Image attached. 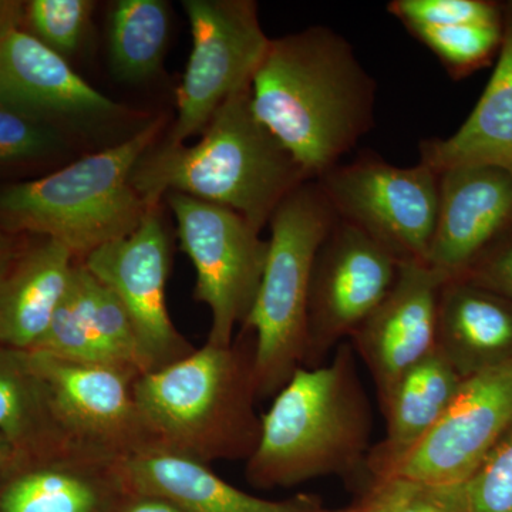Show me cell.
<instances>
[{"label": "cell", "mask_w": 512, "mask_h": 512, "mask_svg": "<svg viewBox=\"0 0 512 512\" xmlns=\"http://www.w3.org/2000/svg\"><path fill=\"white\" fill-rule=\"evenodd\" d=\"M373 423L355 350L340 343L329 362L301 367L275 394L245 477L264 490L339 477L369 491Z\"/></svg>", "instance_id": "cell-2"}, {"label": "cell", "mask_w": 512, "mask_h": 512, "mask_svg": "<svg viewBox=\"0 0 512 512\" xmlns=\"http://www.w3.org/2000/svg\"><path fill=\"white\" fill-rule=\"evenodd\" d=\"M67 293L110 365L127 367L144 375L146 366L136 332L116 293L80 261L74 266Z\"/></svg>", "instance_id": "cell-25"}, {"label": "cell", "mask_w": 512, "mask_h": 512, "mask_svg": "<svg viewBox=\"0 0 512 512\" xmlns=\"http://www.w3.org/2000/svg\"><path fill=\"white\" fill-rule=\"evenodd\" d=\"M120 463L77 453L20 460L0 484V512H111L127 494Z\"/></svg>", "instance_id": "cell-18"}, {"label": "cell", "mask_w": 512, "mask_h": 512, "mask_svg": "<svg viewBox=\"0 0 512 512\" xmlns=\"http://www.w3.org/2000/svg\"><path fill=\"white\" fill-rule=\"evenodd\" d=\"M470 512H512V426L466 483Z\"/></svg>", "instance_id": "cell-30"}, {"label": "cell", "mask_w": 512, "mask_h": 512, "mask_svg": "<svg viewBox=\"0 0 512 512\" xmlns=\"http://www.w3.org/2000/svg\"><path fill=\"white\" fill-rule=\"evenodd\" d=\"M471 284L503 295L512 301V241L485 252L463 276Z\"/></svg>", "instance_id": "cell-31"}, {"label": "cell", "mask_w": 512, "mask_h": 512, "mask_svg": "<svg viewBox=\"0 0 512 512\" xmlns=\"http://www.w3.org/2000/svg\"><path fill=\"white\" fill-rule=\"evenodd\" d=\"M201 134L192 146L163 143L138 160L130 184L148 207L178 192L237 212L261 232L279 204L309 181L256 119L251 89L225 101Z\"/></svg>", "instance_id": "cell-3"}, {"label": "cell", "mask_w": 512, "mask_h": 512, "mask_svg": "<svg viewBox=\"0 0 512 512\" xmlns=\"http://www.w3.org/2000/svg\"><path fill=\"white\" fill-rule=\"evenodd\" d=\"M497 66L473 113L453 136L420 143V163L436 173L461 165H490L512 174V3L503 9Z\"/></svg>", "instance_id": "cell-21"}, {"label": "cell", "mask_w": 512, "mask_h": 512, "mask_svg": "<svg viewBox=\"0 0 512 512\" xmlns=\"http://www.w3.org/2000/svg\"><path fill=\"white\" fill-rule=\"evenodd\" d=\"M396 512H470L466 484H413Z\"/></svg>", "instance_id": "cell-32"}, {"label": "cell", "mask_w": 512, "mask_h": 512, "mask_svg": "<svg viewBox=\"0 0 512 512\" xmlns=\"http://www.w3.org/2000/svg\"><path fill=\"white\" fill-rule=\"evenodd\" d=\"M0 104L50 121L106 117L121 107L72 69L63 56L13 26L0 32Z\"/></svg>", "instance_id": "cell-16"}, {"label": "cell", "mask_w": 512, "mask_h": 512, "mask_svg": "<svg viewBox=\"0 0 512 512\" xmlns=\"http://www.w3.org/2000/svg\"><path fill=\"white\" fill-rule=\"evenodd\" d=\"M387 10L409 30L503 20V8L485 0H394Z\"/></svg>", "instance_id": "cell-29"}, {"label": "cell", "mask_w": 512, "mask_h": 512, "mask_svg": "<svg viewBox=\"0 0 512 512\" xmlns=\"http://www.w3.org/2000/svg\"><path fill=\"white\" fill-rule=\"evenodd\" d=\"M376 89L348 40L313 26L271 40L251 106L306 178L319 180L373 127Z\"/></svg>", "instance_id": "cell-1"}, {"label": "cell", "mask_w": 512, "mask_h": 512, "mask_svg": "<svg viewBox=\"0 0 512 512\" xmlns=\"http://www.w3.org/2000/svg\"><path fill=\"white\" fill-rule=\"evenodd\" d=\"M93 9L90 0H29L23 5V29L66 59L82 45Z\"/></svg>", "instance_id": "cell-27"}, {"label": "cell", "mask_w": 512, "mask_h": 512, "mask_svg": "<svg viewBox=\"0 0 512 512\" xmlns=\"http://www.w3.org/2000/svg\"><path fill=\"white\" fill-rule=\"evenodd\" d=\"M440 174L419 163L396 167L376 157L336 165L319 178L336 217L389 249L400 262L427 261L437 212Z\"/></svg>", "instance_id": "cell-9"}, {"label": "cell", "mask_w": 512, "mask_h": 512, "mask_svg": "<svg viewBox=\"0 0 512 512\" xmlns=\"http://www.w3.org/2000/svg\"><path fill=\"white\" fill-rule=\"evenodd\" d=\"M0 434L19 461L77 453L64 433L49 386L37 370L32 353L2 345Z\"/></svg>", "instance_id": "cell-23"}, {"label": "cell", "mask_w": 512, "mask_h": 512, "mask_svg": "<svg viewBox=\"0 0 512 512\" xmlns=\"http://www.w3.org/2000/svg\"><path fill=\"white\" fill-rule=\"evenodd\" d=\"M336 218L318 181H306L279 204L269 221L264 275L242 325L255 335L258 400L274 397L305 365L313 264Z\"/></svg>", "instance_id": "cell-6"}, {"label": "cell", "mask_w": 512, "mask_h": 512, "mask_svg": "<svg viewBox=\"0 0 512 512\" xmlns=\"http://www.w3.org/2000/svg\"><path fill=\"white\" fill-rule=\"evenodd\" d=\"M512 225V174L490 165L440 173L439 212L427 264L448 279L466 274Z\"/></svg>", "instance_id": "cell-15"}, {"label": "cell", "mask_w": 512, "mask_h": 512, "mask_svg": "<svg viewBox=\"0 0 512 512\" xmlns=\"http://www.w3.org/2000/svg\"><path fill=\"white\" fill-rule=\"evenodd\" d=\"M80 262L116 293L126 309L146 373L194 352V345L178 332L167 309L171 245L158 207L147 211L136 231L97 248Z\"/></svg>", "instance_id": "cell-12"}, {"label": "cell", "mask_w": 512, "mask_h": 512, "mask_svg": "<svg viewBox=\"0 0 512 512\" xmlns=\"http://www.w3.org/2000/svg\"><path fill=\"white\" fill-rule=\"evenodd\" d=\"M134 394L150 447L210 464L247 461L258 446L254 345L207 342L178 362L138 376Z\"/></svg>", "instance_id": "cell-4"}, {"label": "cell", "mask_w": 512, "mask_h": 512, "mask_svg": "<svg viewBox=\"0 0 512 512\" xmlns=\"http://www.w3.org/2000/svg\"><path fill=\"white\" fill-rule=\"evenodd\" d=\"M512 426V363L464 379L393 478L420 485L466 484Z\"/></svg>", "instance_id": "cell-13"}, {"label": "cell", "mask_w": 512, "mask_h": 512, "mask_svg": "<svg viewBox=\"0 0 512 512\" xmlns=\"http://www.w3.org/2000/svg\"><path fill=\"white\" fill-rule=\"evenodd\" d=\"M367 501L366 495H363L362 500L357 503L349 505L346 508H339V510H326L325 512H366Z\"/></svg>", "instance_id": "cell-38"}, {"label": "cell", "mask_w": 512, "mask_h": 512, "mask_svg": "<svg viewBox=\"0 0 512 512\" xmlns=\"http://www.w3.org/2000/svg\"><path fill=\"white\" fill-rule=\"evenodd\" d=\"M77 258L55 239L20 245L0 271V345L32 352L45 336Z\"/></svg>", "instance_id": "cell-20"}, {"label": "cell", "mask_w": 512, "mask_h": 512, "mask_svg": "<svg viewBox=\"0 0 512 512\" xmlns=\"http://www.w3.org/2000/svg\"><path fill=\"white\" fill-rule=\"evenodd\" d=\"M447 281L427 262H400L390 291L350 336L375 384L380 410L404 373L436 348L437 305Z\"/></svg>", "instance_id": "cell-14"}, {"label": "cell", "mask_w": 512, "mask_h": 512, "mask_svg": "<svg viewBox=\"0 0 512 512\" xmlns=\"http://www.w3.org/2000/svg\"><path fill=\"white\" fill-rule=\"evenodd\" d=\"M409 32L439 57L448 72L461 77L485 66L500 52L504 29L501 20Z\"/></svg>", "instance_id": "cell-26"}, {"label": "cell", "mask_w": 512, "mask_h": 512, "mask_svg": "<svg viewBox=\"0 0 512 512\" xmlns=\"http://www.w3.org/2000/svg\"><path fill=\"white\" fill-rule=\"evenodd\" d=\"M183 6L192 47L167 144L202 133L225 101L251 89L271 43L252 0H184Z\"/></svg>", "instance_id": "cell-8"}, {"label": "cell", "mask_w": 512, "mask_h": 512, "mask_svg": "<svg viewBox=\"0 0 512 512\" xmlns=\"http://www.w3.org/2000/svg\"><path fill=\"white\" fill-rule=\"evenodd\" d=\"M463 379L436 349L404 373L382 413L386 433L370 451L369 473L390 480L454 399Z\"/></svg>", "instance_id": "cell-22"}, {"label": "cell", "mask_w": 512, "mask_h": 512, "mask_svg": "<svg viewBox=\"0 0 512 512\" xmlns=\"http://www.w3.org/2000/svg\"><path fill=\"white\" fill-rule=\"evenodd\" d=\"M18 461V454L15 453V450L6 441L5 437L0 434V484L3 483L9 471L12 470Z\"/></svg>", "instance_id": "cell-36"}, {"label": "cell", "mask_w": 512, "mask_h": 512, "mask_svg": "<svg viewBox=\"0 0 512 512\" xmlns=\"http://www.w3.org/2000/svg\"><path fill=\"white\" fill-rule=\"evenodd\" d=\"M412 485L413 483L400 478L376 481L365 493L366 512H396Z\"/></svg>", "instance_id": "cell-33"}, {"label": "cell", "mask_w": 512, "mask_h": 512, "mask_svg": "<svg viewBox=\"0 0 512 512\" xmlns=\"http://www.w3.org/2000/svg\"><path fill=\"white\" fill-rule=\"evenodd\" d=\"M111 512H183L174 507L168 501L161 498L151 497V495L130 493L121 498L120 503L116 505Z\"/></svg>", "instance_id": "cell-34"}, {"label": "cell", "mask_w": 512, "mask_h": 512, "mask_svg": "<svg viewBox=\"0 0 512 512\" xmlns=\"http://www.w3.org/2000/svg\"><path fill=\"white\" fill-rule=\"evenodd\" d=\"M30 353L77 453L123 461L151 446L134 394L140 373L127 367Z\"/></svg>", "instance_id": "cell-11"}, {"label": "cell", "mask_w": 512, "mask_h": 512, "mask_svg": "<svg viewBox=\"0 0 512 512\" xmlns=\"http://www.w3.org/2000/svg\"><path fill=\"white\" fill-rule=\"evenodd\" d=\"M20 244L16 235L9 234L5 229L0 228V271L5 268L10 258L18 251Z\"/></svg>", "instance_id": "cell-37"}, {"label": "cell", "mask_w": 512, "mask_h": 512, "mask_svg": "<svg viewBox=\"0 0 512 512\" xmlns=\"http://www.w3.org/2000/svg\"><path fill=\"white\" fill-rule=\"evenodd\" d=\"M400 261L363 229L336 218L311 276L305 365L318 367L392 288Z\"/></svg>", "instance_id": "cell-10"}, {"label": "cell", "mask_w": 512, "mask_h": 512, "mask_svg": "<svg viewBox=\"0 0 512 512\" xmlns=\"http://www.w3.org/2000/svg\"><path fill=\"white\" fill-rule=\"evenodd\" d=\"M171 30L163 0H119L109 16V57L121 82L143 83L161 69Z\"/></svg>", "instance_id": "cell-24"}, {"label": "cell", "mask_w": 512, "mask_h": 512, "mask_svg": "<svg viewBox=\"0 0 512 512\" xmlns=\"http://www.w3.org/2000/svg\"><path fill=\"white\" fill-rule=\"evenodd\" d=\"M63 146L50 121L0 104V167L52 156Z\"/></svg>", "instance_id": "cell-28"}, {"label": "cell", "mask_w": 512, "mask_h": 512, "mask_svg": "<svg viewBox=\"0 0 512 512\" xmlns=\"http://www.w3.org/2000/svg\"><path fill=\"white\" fill-rule=\"evenodd\" d=\"M23 5L18 0H0V32L13 26L23 28Z\"/></svg>", "instance_id": "cell-35"}, {"label": "cell", "mask_w": 512, "mask_h": 512, "mask_svg": "<svg viewBox=\"0 0 512 512\" xmlns=\"http://www.w3.org/2000/svg\"><path fill=\"white\" fill-rule=\"evenodd\" d=\"M164 120L151 121L117 146L90 154L39 180L0 188V228L9 234L55 239L79 261L127 237L148 207L130 175L154 146Z\"/></svg>", "instance_id": "cell-5"}, {"label": "cell", "mask_w": 512, "mask_h": 512, "mask_svg": "<svg viewBox=\"0 0 512 512\" xmlns=\"http://www.w3.org/2000/svg\"><path fill=\"white\" fill-rule=\"evenodd\" d=\"M127 491L151 495L183 512H325L316 494L288 500L255 497L222 480L210 464L160 447H146L120 463Z\"/></svg>", "instance_id": "cell-17"}, {"label": "cell", "mask_w": 512, "mask_h": 512, "mask_svg": "<svg viewBox=\"0 0 512 512\" xmlns=\"http://www.w3.org/2000/svg\"><path fill=\"white\" fill-rule=\"evenodd\" d=\"M180 247L197 274L194 299L211 312L207 342L229 346L244 325L261 285L268 241L241 215L221 205L170 192Z\"/></svg>", "instance_id": "cell-7"}, {"label": "cell", "mask_w": 512, "mask_h": 512, "mask_svg": "<svg viewBox=\"0 0 512 512\" xmlns=\"http://www.w3.org/2000/svg\"><path fill=\"white\" fill-rule=\"evenodd\" d=\"M434 349L463 380L511 365V299L464 278L448 279L440 289Z\"/></svg>", "instance_id": "cell-19"}]
</instances>
